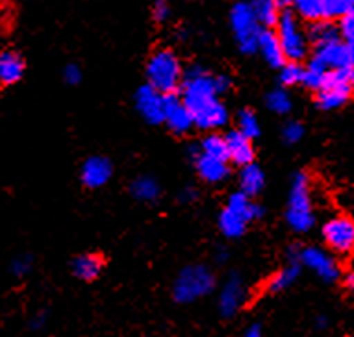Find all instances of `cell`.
Wrapping results in <instances>:
<instances>
[{
	"instance_id": "obj_20",
	"label": "cell",
	"mask_w": 354,
	"mask_h": 337,
	"mask_svg": "<svg viewBox=\"0 0 354 337\" xmlns=\"http://www.w3.org/2000/svg\"><path fill=\"white\" fill-rule=\"evenodd\" d=\"M227 208L236 211V213L243 217L247 222L258 221V219L263 217V208H261L260 204H256L254 200H252V197H249V195L243 191L232 193L230 198H228Z\"/></svg>"
},
{
	"instance_id": "obj_16",
	"label": "cell",
	"mask_w": 354,
	"mask_h": 337,
	"mask_svg": "<svg viewBox=\"0 0 354 337\" xmlns=\"http://www.w3.org/2000/svg\"><path fill=\"white\" fill-rule=\"evenodd\" d=\"M258 52L274 69H280L288 61L282 45H280L279 35H277V30L273 28H261L260 37H258Z\"/></svg>"
},
{
	"instance_id": "obj_5",
	"label": "cell",
	"mask_w": 354,
	"mask_h": 337,
	"mask_svg": "<svg viewBox=\"0 0 354 337\" xmlns=\"http://www.w3.org/2000/svg\"><path fill=\"white\" fill-rule=\"evenodd\" d=\"M277 35H279L280 45L286 54L288 61H302L308 54V41L306 32L302 30L301 19L297 17L291 10L280 12V17L277 21Z\"/></svg>"
},
{
	"instance_id": "obj_2",
	"label": "cell",
	"mask_w": 354,
	"mask_h": 337,
	"mask_svg": "<svg viewBox=\"0 0 354 337\" xmlns=\"http://www.w3.org/2000/svg\"><path fill=\"white\" fill-rule=\"evenodd\" d=\"M286 221L297 233L310 232L314 228L315 215L312 209V189H310V176L306 173H297L293 176Z\"/></svg>"
},
{
	"instance_id": "obj_13",
	"label": "cell",
	"mask_w": 354,
	"mask_h": 337,
	"mask_svg": "<svg viewBox=\"0 0 354 337\" xmlns=\"http://www.w3.org/2000/svg\"><path fill=\"white\" fill-rule=\"evenodd\" d=\"M26 59L19 50L6 48L0 52V89L12 88L23 80Z\"/></svg>"
},
{
	"instance_id": "obj_12",
	"label": "cell",
	"mask_w": 354,
	"mask_h": 337,
	"mask_svg": "<svg viewBox=\"0 0 354 337\" xmlns=\"http://www.w3.org/2000/svg\"><path fill=\"white\" fill-rule=\"evenodd\" d=\"M245 302V287L238 274H230L219 293V311L225 319H232Z\"/></svg>"
},
{
	"instance_id": "obj_31",
	"label": "cell",
	"mask_w": 354,
	"mask_h": 337,
	"mask_svg": "<svg viewBox=\"0 0 354 337\" xmlns=\"http://www.w3.org/2000/svg\"><path fill=\"white\" fill-rule=\"evenodd\" d=\"M302 76H304V69L299 65V61H286L280 67V81H282V86L302 84Z\"/></svg>"
},
{
	"instance_id": "obj_41",
	"label": "cell",
	"mask_w": 354,
	"mask_h": 337,
	"mask_svg": "<svg viewBox=\"0 0 354 337\" xmlns=\"http://www.w3.org/2000/svg\"><path fill=\"white\" fill-rule=\"evenodd\" d=\"M348 84H351L354 89V65H351V69H348Z\"/></svg>"
},
{
	"instance_id": "obj_8",
	"label": "cell",
	"mask_w": 354,
	"mask_h": 337,
	"mask_svg": "<svg viewBox=\"0 0 354 337\" xmlns=\"http://www.w3.org/2000/svg\"><path fill=\"white\" fill-rule=\"evenodd\" d=\"M136 110L149 124H162L165 121V95L151 84L141 86L136 93Z\"/></svg>"
},
{
	"instance_id": "obj_34",
	"label": "cell",
	"mask_w": 354,
	"mask_h": 337,
	"mask_svg": "<svg viewBox=\"0 0 354 337\" xmlns=\"http://www.w3.org/2000/svg\"><path fill=\"white\" fill-rule=\"evenodd\" d=\"M302 137H304V126H302L301 122H297V121L286 122L284 128H282V139H284L286 143L293 145V143H299Z\"/></svg>"
},
{
	"instance_id": "obj_17",
	"label": "cell",
	"mask_w": 354,
	"mask_h": 337,
	"mask_svg": "<svg viewBox=\"0 0 354 337\" xmlns=\"http://www.w3.org/2000/svg\"><path fill=\"white\" fill-rule=\"evenodd\" d=\"M195 168H197L198 176L208 184H219V182L227 180L228 173H230L227 160L208 156L203 152L195 157Z\"/></svg>"
},
{
	"instance_id": "obj_26",
	"label": "cell",
	"mask_w": 354,
	"mask_h": 337,
	"mask_svg": "<svg viewBox=\"0 0 354 337\" xmlns=\"http://www.w3.org/2000/svg\"><path fill=\"white\" fill-rule=\"evenodd\" d=\"M130 193L140 202H154L160 197V184L152 176H138L130 184Z\"/></svg>"
},
{
	"instance_id": "obj_19",
	"label": "cell",
	"mask_w": 354,
	"mask_h": 337,
	"mask_svg": "<svg viewBox=\"0 0 354 337\" xmlns=\"http://www.w3.org/2000/svg\"><path fill=\"white\" fill-rule=\"evenodd\" d=\"M299 274H301V262L297 260V256L293 254L290 260V263L282 267L277 274H273L271 278L268 280V284H266V291L268 293H280V291L288 289L291 285L295 284L297 278H299Z\"/></svg>"
},
{
	"instance_id": "obj_43",
	"label": "cell",
	"mask_w": 354,
	"mask_h": 337,
	"mask_svg": "<svg viewBox=\"0 0 354 337\" xmlns=\"http://www.w3.org/2000/svg\"><path fill=\"white\" fill-rule=\"evenodd\" d=\"M351 58H353V65H354V48H351Z\"/></svg>"
},
{
	"instance_id": "obj_10",
	"label": "cell",
	"mask_w": 354,
	"mask_h": 337,
	"mask_svg": "<svg viewBox=\"0 0 354 337\" xmlns=\"http://www.w3.org/2000/svg\"><path fill=\"white\" fill-rule=\"evenodd\" d=\"M163 122L176 135L187 134L195 126L192 111L187 110V106L184 104L182 97H178L176 93L165 95V121Z\"/></svg>"
},
{
	"instance_id": "obj_32",
	"label": "cell",
	"mask_w": 354,
	"mask_h": 337,
	"mask_svg": "<svg viewBox=\"0 0 354 337\" xmlns=\"http://www.w3.org/2000/svg\"><path fill=\"white\" fill-rule=\"evenodd\" d=\"M15 17H17V10L12 0H0V34L12 28Z\"/></svg>"
},
{
	"instance_id": "obj_4",
	"label": "cell",
	"mask_w": 354,
	"mask_h": 337,
	"mask_svg": "<svg viewBox=\"0 0 354 337\" xmlns=\"http://www.w3.org/2000/svg\"><path fill=\"white\" fill-rule=\"evenodd\" d=\"M215 287V276L206 265L193 263L176 276L173 285V297L176 302L189 304L209 295Z\"/></svg>"
},
{
	"instance_id": "obj_15",
	"label": "cell",
	"mask_w": 354,
	"mask_h": 337,
	"mask_svg": "<svg viewBox=\"0 0 354 337\" xmlns=\"http://www.w3.org/2000/svg\"><path fill=\"white\" fill-rule=\"evenodd\" d=\"M228 146V162H232L238 167H243L247 163L254 162V146L252 139L241 134L239 130H232L225 135Z\"/></svg>"
},
{
	"instance_id": "obj_40",
	"label": "cell",
	"mask_w": 354,
	"mask_h": 337,
	"mask_svg": "<svg viewBox=\"0 0 354 337\" xmlns=\"http://www.w3.org/2000/svg\"><path fill=\"white\" fill-rule=\"evenodd\" d=\"M245 336H252V337H258L261 336V326L260 325H252L247 328V331H245Z\"/></svg>"
},
{
	"instance_id": "obj_9",
	"label": "cell",
	"mask_w": 354,
	"mask_h": 337,
	"mask_svg": "<svg viewBox=\"0 0 354 337\" xmlns=\"http://www.w3.org/2000/svg\"><path fill=\"white\" fill-rule=\"evenodd\" d=\"M297 260L301 262V265L312 269L321 280L325 282H334L339 278V267L337 263L332 260L325 250L317 249V247H306L295 252Z\"/></svg>"
},
{
	"instance_id": "obj_25",
	"label": "cell",
	"mask_w": 354,
	"mask_h": 337,
	"mask_svg": "<svg viewBox=\"0 0 354 337\" xmlns=\"http://www.w3.org/2000/svg\"><path fill=\"white\" fill-rule=\"evenodd\" d=\"M247 224H249V222L245 221L241 215H238L236 211H232V209L225 208L219 213V230L223 232V235H227V238H241V235L247 232Z\"/></svg>"
},
{
	"instance_id": "obj_28",
	"label": "cell",
	"mask_w": 354,
	"mask_h": 337,
	"mask_svg": "<svg viewBox=\"0 0 354 337\" xmlns=\"http://www.w3.org/2000/svg\"><path fill=\"white\" fill-rule=\"evenodd\" d=\"M238 130L249 139H256L260 135V121L252 110H241L238 113Z\"/></svg>"
},
{
	"instance_id": "obj_42",
	"label": "cell",
	"mask_w": 354,
	"mask_h": 337,
	"mask_svg": "<svg viewBox=\"0 0 354 337\" xmlns=\"http://www.w3.org/2000/svg\"><path fill=\"white\" fill-rule=\"evenodd\" d=\"M326 325V320L325 319H319V320H317V326H321V328H323V326H325Z\"/></svg>"
},
{
	"instance_id": "obj_18",
	"label": "cell",
	"mask_w": 354,
	"mask_h": 337,
	"mask_svg": "<svg viewBox=\"0 0 354 337\" xmlns=\"http://www.w3.org/2000/svg\"><path fill=\"white\" fill-rule=\"evenodd\" d=\"M73 269V274H75L78 280H84V282H93L100 276L102 269H104V258L100 254H82V256L75 258V262L71 265Z\"/></svg>"
},
{
	"instance_id": "obj_44",
	"label": "cell",
	"mask_w": 354,
	"mask_h": 337,
	"mask_svg": "<svg viewBox=\"0 0 354 337\" xmlns=\"http://www.w3.org/2000/svg\"><path fill=\"white\" fill-rule=\"evenodd\" d=\"M279 2H280V4H282V0H279Z\"/></svg>"
},
{
	"instance_id": "obj_7",
	"label": "cell",
	"mask_w": 354,
	"mask_h": 337,
	"mask_svg": "<svg viewBox=\"0 0 354 337\" xmlns=\"http://www.w3.org/2000/svg\"><path fill=\"white\" fill-rule=\"evenodd\" d=\"M323 239L326 247L336 254L347 256L354 252V221L347 215L328 219L323 227Z\"/></svg>"
},
{
	"instance_id": "obj_36",
	"label": "cell",
	"mask_w": 354,
	"mask_h": 337,
	"mask_svg": "<svg viewBox=\"0 0 354 337\" xmlns=\"http://www.w3.org/2000/svg\"><path fill=\"white\" fill-rule=\"evenodd\" d=\"M64 78L67 84H71V86H75V84H78V81L82 80V70L78 65H67L64 70Z\"/></svg>"
},
{
	"instance_id": "obj_6",
	"label": "cell",
	"mask_w": 354,
	"mask_h": 337,
	"mask_svg": "<svg viewBox=\"0 0 354 337\" xmlns=\"http://www.w3.org/2000/svg\"><path fill=\"white\" fill-rule=\"evenodd\" d=\"M230 26L238 48L243 54L258 52V37H260L261 24L258 23L250 2H238L230 10Z\"/></svg>"
},
{
	"instance_id": "obj_30",
	"label": "cell",
	"mask_w": 354,
	"mask_h": 337,
	"mask_svg": "<svg viewBox=\"0 0 354 337\" xmlns=\"http://www.w3.org/2000/svg\"><path fill=\"white\" fill-rule=\"evenodd\" d=\"M354 6V0H323V15L330 21H339Z\"/></svg>"
},
{
	"instance_id": "obj_1",
	"label": "cell",
	"mask_w": 354,
	"mask_h": 337,
	"mask_svg": "<svg viewBox=\"0 0 354 337\" xmlns=\"http://www.w3.org/2000/svg\"><path fill=\"white\" fill-rule=\"evenodd\" d=\"M182 100L192 111L193 122L201 130L223 128L228 122L227 106L219 100L214 75L201 65H193L184 73L180 84Z\"/></svg>"
},
{
	"instance_id": "obj_3",
	"label": "cell",
	"mask_w": 354,
	"mask_h": 337,
	"mask_svg": "<svg viewBox=\"0 0 354 337\" xmlns=\"http://www.w3.org/2000/svg\"><path fill=\"white\" fill-rule=\"evenodd\" d=\"M147 78L152 88H156L163 95L176 93L184 78L178 56L169 48L156 50L147 64Z\"/></svg>"
},
{
	"instance_id": "obj_33",
	"label": "cell",
	"mask_w": 354,
	"mask_h": 337,
	"mask_svg": "<svg viewBox=\"0 0 354 337\" xmlns=\"http://www.w3.org/2000/svg\"><path fill=\"white\" fill-rule=\"evenodd\" d=\"M337 26H339L342 39L347 43L348 47L354 48V6L339 19V24H337Z\"/></svg>"
},
{
	"instance_id": "obj_35",
	"label": "cell",
	"mask_w": 354,
	"mask_h": 337,
	"mask_svg": "<svg viewBox=\"0 0 354 337\" xmlns=\"http://www.w3.org/2000/svg\"><path fill=\"white\" fill-rule=\"evenodd\" d=\"M171 17V4L169 0H156L154 6H152V19L156 23H165Z\"/></svg>"
},
{
	"instance_id": "obj_24",
	"label": "cell",
	"mask_w": 354,
	"mask_h": 337,
	"mask_svg": "<svg viewBox=\"0 0 354 337\" xmlns=\"http://www.w3.org/2000/svg\"><path fill=\"white\" fill-rule=\"evenodd\" d=\"M261 28H273L280 17V2L279 0H252L250 2Z\"/></svg>"
},
{
	"instance_id": "obj_38",
	"label": "cell",
	"mask_w": 354,
	"mask_h": 337,
	"mask_svg": "<svg viewBox=\"0 0 354 337\" xmlns=\"http://www.w3.org/2000/svg\"><path fill=\"white\" fill-rule=\"evenodd\" d=\"M195 198H197V191H195L193 187H186V189L178 195V200H180V202H192Z\"/></svg>"
},
{
	"instance_id": "obj_21",
	"label": "cell",
	"mask_w": 354,
	"mask_h": 337,
	"mask_svg": "<svg viewBox=\"0 0 354 337\" xmlns=\"http://www.w3.org/2000/svg\"><path fill=\"white\" fill-rule=\"evenodd\" d=\"M306 35L308 41H310L314 47L342 39L339 26H337L334 21H330V19H319V21H315V23H310V28H308Z\"/></svg>"
},
{
	"instance_id": "obj_37",
	"label": "cell",
	"mask_w": 354,
	"mask_h": 337,
	"mask_svg": "<svg viewBox=\"0 0 354 337\" xmlns=\"http://www.w3.org/2000/svg\"><path fill=\"white\" fill-rule=\"evenodd\" d=\"M214 81H215V89H217V93L219 95L228 93V89L232 88V81H230V78L225 75L214 76Z\"/></svg>"
},
{
	"instance_id": "obj_23",
	"label": "cell",
	"mask_w": 354,
	"mask_h": 337,
	"mask_svg": "<svg viewBox=\"0 0 354 337\" xmlns=\"http://www.w3.org/2000/svg\"><path fill=\"white\" fill-rule=\"evenodd\" d=\"M282 6H288V10H291L297 17L306 23H315L319 19H325L323 0H282Z\"/></svg>"
},
{
	"instance_id": "obj_27",
	"label": "cell",
	"mask_w": 354,
	"mask_h": 337,
	"mask_svg": "<svg viewBox=\"0 0 354 337\" xmlns=\"http://www.w3.org/2000/svg\"><path fill=\"white\" fill-rule=\"evenodd\" d=\"M201 152H203V154H208V156L227 160L228 162L227 139L219 134H209L208 137H204L203 143H201Z\"/></svg>"
},
{
	"instance_id": "obj_39",
	"label": "cell",
	"mask_w": 354,
	"mask_h": 337,
	"mask_svg": "<svg viewBox=\"0 0 354 337\" xmlns=\"http://www.w3.org/2000/svg\"><path fill=\"white\" fill-rule=\"evenodd\" d=\"M343 284H345V287H347L348 291H353V293H354V271H348V273L345 274V278H343Z\"/></svg>"
},
{
	"instance_id": "obj_29",
	"label": "cell",
	"mask_w": 354,
	"mask_h": 337,
	"mask_svg": "<svg viewBox=\"0 0 354 337\" xmlns=\"http://www.w3.org/2000/svg\"><path fill=\"white\" fill-rule=\"evenodd\" d=\"M266 104L273 113H279V115H286V113H290L291 111V97L286 93L284 89H274L271 93L268 95V99H266Z\"/></svg>"
},
{
	"instance_id": "obj_11",
	"label": "cell",
	"mask_w": 354,
	"mask_h": 337,
	"mask_svg": "<svg viewBox=\"0 0 354 337\" xmlns=\"http://www.w3.org/2000/svg\"><path fill=\"white\" fill-rule=\"evenodd\" d=\"M113 175V165L108 157L104 156H91L87 157L84 165H82L80 178L82 184L89 189H99L104 187L110 182Z\"/></svg>"
},
{
	"instance_id": "obj_22",
	"label": "cell",
	"mask_w": 354,
	"mask_h": 337,
	"mask_svg": "<svg viewBox=\"0 0 354 337\" xmlns=\"http://www.w3.org/2000/svg\"><path fill=\"white\" fill-rule=\"evenodd\" d=\"M239 186H241V191L247 193L249 197H258L266 186L263 171L254 162L243 165L241 173H239Z\"/></svg>"
},
{
	"instance_id": "obj_14",
	"label": "cell",
	"mask_w": 354,
	"mask_h": 337,
	"mask_svg": "<svg viewBox=\"0 0 354 337\" xmlns=\"http://www.w3.org/2000/svg\"><path fill=\"white\" fill-rule=\"evenodd\" d=\"M314 58L325 65L326 69H339V67H348L353 65L351 58V47L342 39L325 43V45H317L315 47Z\"/></svg>"
}]
</instances>
